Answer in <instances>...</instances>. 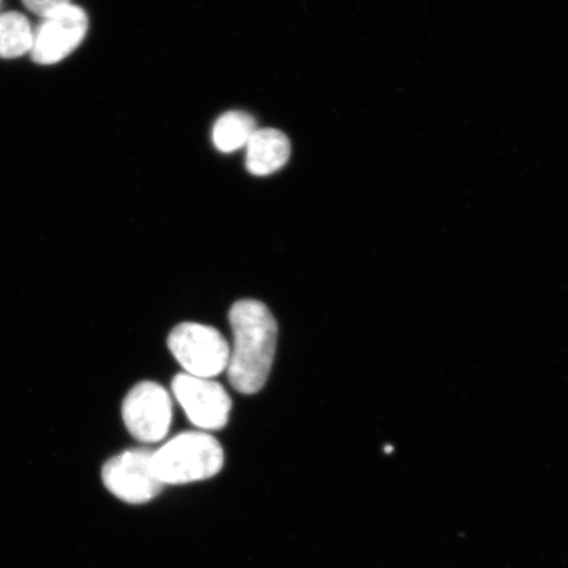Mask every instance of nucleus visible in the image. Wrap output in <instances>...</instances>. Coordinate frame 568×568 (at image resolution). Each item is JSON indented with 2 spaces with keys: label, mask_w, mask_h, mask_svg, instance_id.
Masks as SVG:
<instances>
[{
  "label": "nucleus",
  "mask_w": 568,
  "mask_h": 568,
  "mask_svg": "<svg viewBox=\"0 0 568 568\" xmlns=\"http://www.w3.org/2000/svg\"><path fill=\"white\" fill-rule=\"evenodd\" d=\"M230 322L233 331L229 379L241 394L258 393L272 372L278 325L264 303L240 301L232 305Z\"/></svg>",
  "instance_id": "f257e3e1"
},
{
  "label": "nucleus",
  "mask_w": 568,
  "mask_h": 568,
  "mask_svg": "<svg viewBox=\"0 0 568 568\" xmlns=\"http://www.w3.org/2000/svg\"><path fill=\"white\" fill-rule=\"evenodd\" d=\"M223 447L204 432H184L153 454V467L163 485H187L222 470Z\"/></svg>",
  "instance_id": "f03ea898"
},
{
  "label": "nucleus",
  "mask_w": 568,
  "mask_h": 568,
  "mask_svg": "<svg viewBox=\"0 0 568 568\" xmlns=\"http://www.w3.org/2000/svg\"><path fill=\"white\" fill-rule=\"evenodd\" d=\"M168 344L189 375L211 379L229 367V341L212 326L195 323L176 325L170 333Z\"/></svg>",
  "instance_id": "7ed1b4c3"
},
{
  "label": "nucleus",
  "mask_w": 568,
  "mask_h": 568,
  "mask_svg": "<svg viewBox=\"0 0 568 568\" xmlns=\"http://www.w3.org/2000/svg\"><path fill=\"white\" fill-rule=\"evenodd\" d=\"M153 454L149 449H132L106 460L102 470L105 488L125 503L153 500L165 486L154 471Z\"/></svg>",
  "instance_id": "20e7f679"
},
{
  "label": "nucleus",
  "mask_w": 568,
  "mask_h": 568,
  "mask_svg": "<svg viewBox=\"0 0 568 568\" xmlns=\"http://www.w3.org/2000/svg\"><path fill=\"white\" fill-rule=\"evenodd\" d=\"M122 414L134 438L145 444L160 443L172 425V399L159 383L141 382L126 395Z\"/></svg>",
  "instance_id": "39448f33"
},
{
  "label": "nucleus",
  "mask_w": 568,
  "mask_h": 568,
  "mask_svg": "<svg viewBox=\"0 0 568 568\" xmlns=\"http://www.w3.org/2000/svg\"><path fill=\"white\" fill-rule=\"evenodd\" d=\"M87 11L73 3L57 10L33 31L32 60L39 65H53L75 51L87 38Z\"/></svg>",
  "instance_id": "423d86ee"
},
{
  "label": "nucleus",
  "mask_w": 568,
  "mask_h": 568,
  "mask_svg": "<svg viewBox=\"0 0 568 568\" xmlns=\"http://www.w3.org/2000/svg\"><path fill=\"white\" fill-rule=\"evenodd\" d=\"M172 388L190 422L197 428L219 430L229 423L232 400L220 383L184 373L175 376Z\"/></svg>",
  "instance_id": "0eeeda50"
},
{
  "label": "nucleus",
  "mask_w": 568,
  "mask_h": 568,
  "mask_svg": "<svg viewBox=\"0 0 568 568\" xmlns=\"http://www.w3.org/2000/svg\"><path fill=\"white\" fill-rule=\"evenodd\" d=\"M248 173L266 176L286 165L291 155V142L286 134L273 128L257 130L246 144Z\"/></svg>",
  "instance_id": "6e6552de"
},
{
  "label": "nucleus",
  "mask_w": 568,
  "mask_h": 568,
  "mask_svg": "<svg viewBox=\"0 0 568 568\" xmlns=\"http://www.w3.org/2000/svg\"><path fill=\"white\" fill-rule=\"evenodd\" d=\"M255 120L246 112L231 111L220 116L212 131L213 144L223 153H232L246 146L254 132Z\"/></svg>",
  "instance_id": "1a4fd4ad"
},
{
  "label": "nucleus",
  "mask_w": 568,
  "mask_h": 568,
  "mask_svg": "<svg viewBox=\"0 0 568 568\" xmlns=\"http://www.w3.org/2000/svg\"><path fill=\"white\" fill-rule=\"evenodd\" d=\"M33 30L23 13H0V59L11 60L31 53Z\"/></svg>",
  "instance_id": "9d476101"
},
{
  "label": "nucleus",
  "mask_w": 568,
  "mask_h": 568,
  "mask_svg": "<svg viewBox=\"0 0 568 568\" xmlns=\"http://www.w3.org/2000/svg\"><path fill=\"white\" fill-rule=\"evenodd\" d=\"M23 3L27 10L42 19L70 4L71 0H23Z\"/></svg>",
  "instance_id": "9b49d317"
},
{
  "label": "nucleus",
  "mask_w": 568,
  "mask_h": 568,
  "mask_svg": "<svg viewBox=\"0 0 568 568\" xmlns=\"http://www.w3.org/2000/svg\"><path fill=\"white\" fill-rule=\"evenodd\" d=\"M0 3H2V0H0Z\"/></svg>",
  "instance_id": "f8f14e48"
}]
</instances>
